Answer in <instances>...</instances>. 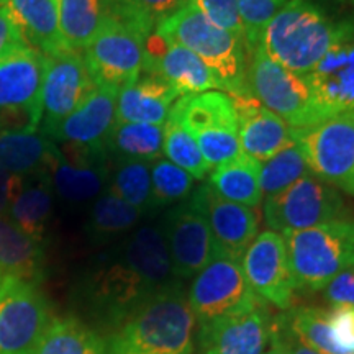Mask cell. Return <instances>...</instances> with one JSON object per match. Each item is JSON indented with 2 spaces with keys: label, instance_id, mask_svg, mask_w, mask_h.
Wrapping results in <instances>:
<instances>
[{
  "label": "cell",
  "instance_id": "cell-25",
  "mask_svg": "<svg viewBox=\"0 0 354 354\" xmlns=\"http://www.w3.org/2000/svg\"><path fill=\"white\" fill-rule=\"evenodd\" d=\"M43 248L13 223L0 215V279L13 277L39 284L43 276Z\"/></svg>",
  "mask_w": 354,
  "mask_h": 354
},
{
  "label": "cell",
  "instance_id": "cell-10",
  "mask_svg": "<svg viewBox=\"0 0 354 354\" xmlns=\"http://www.w3.org/2000/svg\"><path fill=\"white\" fill-rule=\"evenodd\" d=\"M248 87L263 107L289 127L305 128L318 123L305 79L272 61L259 44L248 53Z\"/></svg>",
  "mask_w": 354,
  "mask_h": 354
},
{
  "label": "cell",
  "instance_id": "cell-29",
  "mask_svg": "<svg viewBox=\"0 0 354 354\" xmlns=\"http://www.w3.org/2000/svg\"><path fill=\"white\" fill-rule=\"evenodd\" d=\"M165 128L149 123H115L105 140L109 156L133 161H158L162 154Z\"/></svg>",
  "mask_w": 354,
  "mask_h": 354
},
{
  "label": "cell",
  "instance_id": "cell-1",
  "mask_svg": "<svg viewBox=\"0 0 354 354\" xmlns=\"http://www.w3.org/2000/svg\"><path fill=\"white\" fill-rule=\"evenodd\" d=\"M177 279L161 223L136 227L88 274L84 295L94 315L113 330L136 307Z\"/></svg>",
  "mask_w": 354,
  "mask_h": 354
},
{
  "label": "cell",
  "instance_id": "cell-18",
  "mask_svg": "<svg viewBox=\"0 0 354 354\" xmlns=\"http://www.w3.org/2000/svg\"><path fill=\"white\" fill-rule=\"evenodd\" d=\"M272 320L264 302L250 312L198 325L194 354H264L271 343Z\"/></svg>",
  "mask_w": 354,
  "mask_h": 354
},
{
  "label": "cell",
  "instance_id": "cell-45",
  "mask_svg": "<svg viewBox=\"0 0 354 354\" xmlns=\"http://www.w3.org/2000/svg\"><path fill=\"white\" fill-rule=\"evenodd\" d=\"M183 2H184V3H187V2H194V0H183Z\"/></svg>",
  "mask_w": 354,
  "mask_h": 354
},
{
  "label": "cell",
  "instance_id": "cell-19",
  "mask_svg": "<svg viewBox=\"0 0 354 354\" xmlns=\"http://www.w3.org/2000/svg\"><path fill=\"white\" fill-rule=\"evenodd\" d=\"M190 201L205 216L216 256L240 261L254 238L258 236L259 218L254 209L225 201L209 184H202L190 194Z\"/></svg>",
  "mask_w": 354,
  "mask_h": 354
},
{
  "label": "cell",
  "instance_id": "cell-32",
  "mask_svg": "<svg viewBox=\"0 0 354 354\" xmlns=\"http://www.w3.org/2000/svg\"><path fill=\"white\" fill-rule=\"evenodd\" d=\"M109 190L136 207L143 215L156 214L149 162L117 159L115 166L110 169Z\"/></svg>",
  "mask_w": 354,
  "mask_h": 354
},
{
  "label": "cell",
  "instance_id": "cell-16",
  "mask_svg": "<svg viewBox=\"0 0 354 354\" xmlns=\"http://www.w3.org/2000/svg\"><path fill=\"white\" fill-rule=\"evenodd\" d=\"M94 87L95 82L88 73L81 51H64L56 56H44L43 117L39 125L41 135H50L82 104Z\"/></svg>",
  "mask_w": 354,
  "mask_h": 354
},
{
  "label": "cell",
  "instance_id": "cell-40",
  "mask_svg": "<svg viewBox=\"0 0 354 354\" xmlns=\"http://www.w3.org/2000/svg\"><path fill=\"white\" fill-rule=\"evenodd\" d=\"M25 177L0 166V215H8L10 207L25 187Z\"/></svg>",
  "mask_w": 354,
  "mask_h": 354
},
{
  "label": "cell",
  "instance_id": "cell-28",
  "mask_svg": "<svg viewBox=\"0 0 354 354\" xmlns=\"http://www.w3.org/2000/svg\"><path fill=\"white\" fill-rule=\"evenodd\" d=\"M143 214L107 189L92 203L87 218V234L92 243L104 245L120 234L130 233Z\"/></svg>",
  "mask_w": 354,
  "mask_h": 354
},
{
  "label": "cell",
  "instance_id": "cell-23",
  "mask_svg": "<svg viewBox=\"0 0 354 354\" xmlns=\"http://www.w3.org/2000/svg\"><path fill=\"white\" fill-rule=\"evenodd\" d=\"M179 92L165 79L145 73L120 87L117 95L115 123H149L165 125Z\"/></svg>",
  "mask_w": 354,
  "mask_h": 354
},
{
  "label": "cell",
  "instance_id": "cell-36",
  "mask_svg": "<svg viewBox=\"0 0 354 354\" xmlns=\"http://www.w3.org/2000/svg\"><path fill=\"white\" fill-rule=\"evenodd\" d=\"M194 180L192 176L167 159L154 161L151 166L154 210L159 212L189 198L194 190Z\"/></svg>",
  "mask_w": 354,
  "mask_h": 354
},
{
  "label": "cell",
  "instance_id": "cell-9",
  "mask_svg": "<svg viewBox=\"0 0 354 354\" xmlns=\"http://www.w3.org/2000/svg\"><path fill=\"white\" fill-rule=\"evenodd\" d=\"M292 136L313 176L354 197V115L294 128Z\"/></svg>",
  "mask_w": 354,
  "mask_h": 354
},
{
  "label": "cell",
  "instance_id": "cell-5",
  "mask_svg": "<svg viewBox=\"0 0 354 354\" xmlns=\"http://www.w3.org/2000/svg\"><path fill=\"white\" fill-rule=\"evenodd\" d=\"M295 292L317 294L354 264V220L282 234Z\"/></svg>",
  "mask_w": 354,
  "mask_h": 354
},
{
  "label": "cell",
  "instance_id": "cell-6",
  "mask_svg": "<svg viewBox=\"0 0 354 354\" xmlns=\"http://www.w3.org/2000/svg\"><path fill=\"white\" fill-rule=\"evenodd\" d=\"M169 117L196 138L210 169L241 154L232 95L220 91L183 95L172 105Z\"/></svg>",
  "mask_w": 354,
  "mask_h": 354
},
{
  "label": "cell",
  "instance_id": "cell-37",
  "mask_svg": "<svg viewBox=\"0 0 354 354\" xmlns=\"http://www.w3.org/2000/svg\"><path fill=\"white\" fill-rule=\"evenodd\" d=\"M286 2L287 0H236L248 53L258 46L264 26Z\"/></svg>",
  "mask_w": 354,
  "mask_h": 354
},
{
  "label": "cell",
  "instance_id": "cell-47",
  "mask_svg": "<svg viewBox=\"0 0 354 354\" xmlns=\"http://www.w3.org/2000/svg\"><path fill=\"white\" fill-rule=\"evenodd\" d=\"M0 281H2V279H0Z\"/></svg>",
  "mask_w": 354,
  "mask_h": 354
},
{
  "label": "cell",
  "instance_id": "cell-44",
  "mask_svg": "<svg viewBox=\"0 0 354 354\" xmlns=\"http://www.w3.org/2000/svg\"><path fill=\"white\" fill-rule=\"evenodd\" d=\"M6 6V0H0V7H3Z\"/></svg>",
  "mask_w": 354,
  "mask_h": 354
},
{
  "label": "cell",
  "instance_id": "cell-42",
  "mask_svg": "<svg viewBox=\"0 0 354 354\" xmlns=\"http://www.w3.org/2000/svg\"><path fill=\"white\" fill-rule=\"evenodd\" d=\"M272 336L281 343V346L286 349L287 354H317L315 351H312V349L304 346L302 343H299L294 336L287 333L276 320H272Z\"/></svg>",
  "mask_w": 354,
  "mask_h": 354
},
{
  "label": "cell",
  "instance_id": "cell-2",
  "mask_svg": "<svg viewBox=\"0 0 354 354\" xmlns=\"http://www.w3.org/2000/svg\"><path fill=\"white\" fill-rule=\"evenodd\" d=\"M197 322L183 281L158 290L104 338L105 354H194Z\"/></svg>",
  "mask_w": 354,
  "mask_h": 354
},
{
  "label": "cell",
  "instance_id": "cell-11",
  "mask_svg": "<svg viewBox=\"0 0 354 354\" xmlns=\"http://www.w3.org/2000/svg\"><path fill=\"white\" fill-rule=\"evenodd\" d=\"M187 300L197 325L250 312L264 304L248 284L240 261L223 256L212 259L192 279Z\"/></svg>",
  "mask_w": 354,
  "mask_h": 354
},
{
  "label": "cell",
  "instance_id": "cell-14",
  "mask_svg": "<svg viewBox=\"0 0 354 354\" xmlns=\"http://www.w3.org/2000/svg\"><path fill=\"white\" fill-rule=\"evenodd\" d=\"M145 43L130 26L104 15L95 37L82 51L95 86L123 87L143 71Z\"/></svg>",
  "mask_w": 354,
  "mask_h": 354
},
{
  "label": "cell",
  "instance_id": "cell-24",
  "mask_svg": "<svg viewBox=\"0 0 354 354\" xmlns=\"http://www.w3.org/2000/svg\"><path fill=\"white\" fill-rule=\"evenodd\" d=\"M6 7L26 46L44 56L71 51L59 25V0H7Z\"/></svg>",
  "mask_w": 354,
  "mask_h": 354
},
{
  "label": "cell",
  "instance_id": "cell-4",
  "mask_svg": "<svg viewBox=\"0 0 354 354\" xmlns=\"http://www.w3.org/2000/svg\"><path fill=\"white\" fill-rule=\"evenodd\" d=\"M154 33L167 41L177 43L197 55L212 71L220 91L228 95H251L248 87V50L245 39L207 19L196 6L187 2L167 19L161 20Z\"/></svg>",
  "mask_w": 354,
  "mask_h": 354
},
{
  "label": "cell",
  "instance_id": "cell-3",
  "mask_svg": "<svg viewBox=\"0 0 354 354\" xmlns=\"http://www.w3.org/2000/svg\"><path fill=\"white\" fill-rule=\"evenodd\" d=\"M343 0H287L264 26L259 46L297 76H307L333 44Z\"/></svg>",
  "mask_w": 354,
  "mask_h": 354
},
{
  "label": "cell",
  "instance_id": "cell-15",
  "mask_svg": "<svg viewBox=\"0 0 354 354\" xmlns=\"http://www.w3.org/2000/svg\"><path fill=\"white\" fill-rule=\"evenodd\" d=\"M161 228L177 281L194 279L216 258L209 223L190 198L169 207L161 220Z\"/></svg>",
  "mask_w": 354,
  "mask_h": 354
},
{
  "label": "cell",
  "instance_id": "cell-34",
  "mask_svg": "<svg viewBox=\"0 0 354 354\" xmlns=\"http://www.w3.org/2000/svg\"><path fill=\"white\" fill-rule=\"evenodd\" d=\"M310 174L308 165L305 161L302 149L295 143H290L281 149L272 158L261 162L259 171V185L263 190V196H274L282 192L304 176Z\"/></svg>",
  "mask_w": 354,
  "mask_h": 354
},
{
  "label": "cell",
  "instance_id": "cell-26",
  "mask_svg": "<svg viewBox=\"0 0 354 354\" xmlns=\"http://www.w3.org/2000/svg\"><path fill=\"white\" fill-rule=\"evenodd\" d=\"M55 148L38 131H0V166L24 177L46 174Z\"/></svg>",
  "mask_w": 354,
  "mask_h": 354
},
{
  "label": "cell",
  "instance_id": "cell-12",
  "mask_svg": "<svg viewBox=\"0 0 354 354\" xmlns=\"http://www.w3.org/2000/svg\"><path fill=\"white\" fill-rule=\"evenodd\" d=\"M318 123L354 115V19H344L333 44L307 76Z\"/></svg>",
  "mask_w": 354,
  "mask_h": 354
},
{
  "label": "cell",
  "instance_id": "cell-22",
  "mask_svg": "<svg viewBox=\"0 0 354 354\" xmlns=\"http://www.w3.org/2000/svg\"><path fill=\"white\" fill-rule=\"evenodd\" d=\"M232 99L238 115V140L241 153L264 162L294 143V128L271 110L263 107L253 95H232Z\"/></svg>",
  "mask_w": 354,
  "mask_h": 354
},
{
  "label": "cell",
  "instance_id": "cell-17",
  "mask_svg": "<svg viewBox=\"0 0 354 354\" xmlns=\"http://www.w3.org/2000/svg\"><path fill=\"white\" fill-rule=\"evenodd\" d=\"M241 268L261 300L282 312L294 307L295 284L282 234L272 230L258 234L243 256Z\"/></svg>",
  "mask_w": 354,
  "mask_h": 354
},
{
  "label": "cell",
  "instance_id": "cell-30",
  "mask_svg": "<svg viewBox=\"0 0 354 354\" xmlns=\"http://www.w3.org/2000/svg\"><path fill=\"white\" fill-rule=\"evenodd\" d=\"M33 184L25 185L10 207L13 223L35 241L43 243L48 221L53 214V187L48 174L35 176Z\"/></svg>",
  "mask_w": 354,
  "mask_h": 354
},
{
  "label": "cell",
  "instance_id": "cell-31",
  "mask_svg": "<svg viewBox=\"0 0 354 354\" xmlns=\"http://www.w3.org/2000/svg\"><path fill=\"white\" fill-rule=\"evenodd\" d=\"M35 354H105V344L77 318H53Z\"/></svg>",
  "mask_w": 354,
  "mask_h": 354
},
{
  "label": "cell",
  "instance_id": "cell-21",
  "mask_svg": "<svg viewBox=\"0 0 354 354\" xmlns=\"http://www.w3.org/2000/svg\"><path fill=\"white\" fill-rule=\"evenodd\" d=\"M120 88L95 86L82 104L68 115L46 138L55 143L76 146H105L115 125L117 95Z\"/></svg>",
  "mask_w": 354,
  "mask_h": 354
},
{
  "label": "cell",
  "instance_id": "cell-35",
  "mask_svg": "<svg viewBox=\"0 0 354 354\" xmlns=\"http://www.w3.org/2000/svg\"><path fill=\"white\" fill-rule=\"evenodd\" d=\"M162 128H165L162 154L167 158V161L184 169L194 179H205L207 174L210 172V167L203 159L196 138L171 117H167Z\"/></svg>",
  "mask_w": 354,
  "mask_h": 354
},
{
  "label": "cell",
  "instance_id": "cell-20",
  "mask_svg": "<svg viewBox=\"0 0 354 354\" xmlns=\"http://www.w3.org/2000/svg\"><path fill=\"white\" fill-rule=\"evenodd\" d=\"M143 71L165 79L180 97L220 88L215 76L201 57L154 32L145 43Z\"/></svg>",
  "mask_w": 354,
  "mask_h": 354
},
{
  "label": "cell",
  "instance_id": "cell-8",
  "mask_svg": "<svg viewBox=\"0 0 354 354\" xmlns=\"http://www.w3.org/2000/svg\"><path fill=\"white\" fill-rule=\"evenodd\" d=\"M264 220L279 234L299 232L338 220H354L339 190L323 183L312 172L282 192L266 196Z\"/></svg>",
  "mask_w": 354,
  "mask_h": 354
},
{
  "label": "cell",
  "instance_id": "cell-43",
  "mask_svg": "<svg viewBox=\"0 0 354 354\" xmlns=\"http://www.w3.org/2000/svg\"><path fill=\"white\" fill-rule=\"evenodd\" d=\"M264 354H287V351L281 346V343L274 336H271V343H269V348L266 349Z\"/></svg>",
  "mask_w": 354,
  "mask_h": 354
},
{
  "label": "cell",
  "instance_id": "cell-48",
  "mask_svg": "<svg viewBox=\"0 0 354 354\" xmlns=\"http://www.w3.org/2000/svg\"><path fill=\"white\" fill-rule=\"evenodd\" d=\"M6 2H7V0H6Z\"/></svg>",
  "mask_w": 354,
  "mask_h": 354
},
{
  "label": "cell",
  "instance_id": "cell-33",
  "mask_svg": "<svg viewBox=\"0 0 354 354\" xmlns=\"http://www.w3.org/2000/svg\"><path fill=\"white\" fill-rule=\"evenodd\" d=\"M104 19L102 0H59V25L71 51H84Z\"/></svg>",
  "mask_w": 354,
  "mask_h": 354
},
{
  "label": "cell",
  "instance_id": "cell-39",
  "mask_svg": "<svg viewBox=\"0 0 354 354\" xmlns=\"http://www.w3.org/2000/svg\"><path fill=\"white\" fill-rule=\"evenodd\" d=\"M325 300L330 305L354 307V264L330 282L325 289Z\"/></svg>",
  "mask_w": 354,
  "mask_h": 354
},
{
  "label": "cell",
  "instance_id": "cell-27",
  "mask_svg": "<svg viewBox=\"0 0 354 354\" xmlns=\"http://www.w3.org/2000/svg\"><path fill=\"white\" fill-rule=\"evenodd\" d=\"M259 171L261 162L241 153L240 156L216 166L210 172L207 184L225 201L254 209L263 202Z\"/></svg>",
  "mask_w": 354,
  "mask_h": 354
},
{
  "label": "cell",
  "instance_id": "cell-41",
  "mask_svg": "<svg viewBox=\"0 0 354 354\" xmlns=\"http://www.w3.org/2000/svg\"><path fill=\"white\" fill-rule=\"evenodd\" d=\"M19 44H25L24 39H21L19 30L13 24L7 7H0V57Z\"/></svg>",
  "mask_w": 354,
  "mask_h": 354
},
{
  "label": "cell",
  "instance_id": "cell-38",
  "mask_svg": "<svg viewBox=\"0 0 354 354\" xmlns=\"http://www.w3.org/2000/svg\"><path fill=\"white\" fill-rule=\"evenodd\" d=\"M194 2L212 24L220 26L221 30H227L236 38L245 39L236 0H194Z\"/></svg>",
  "mask_w": 354,
  "mask_h": 354
},
{
  "label": "cell",
  "instance_id": "cell-13",
  "mask_svg": "<svg viewBox=\"0 0 354 354\" xmlns=\"http://www.w3.org/2000/svg\"><path fill=\"white\" fill-rule=\"evenodd\" d=\"M51 320L38 284L13 277L0 281V354H35Z\"/></svg>",
  "mask_w": 354,
  "mask_h": 354
},
{
  "label": "cell",
  "instance_id": "cell-7",
  "mask_svg": "<svg viewBox=\"0 0 354 354\" xmlns=\"http://www.w3.org/2000/svg\"><path fill=\"white\" fill-rule=\"evenodd\" d=\"M44 55L19 44L0 57V131L37 133L41 125Z\"/></svg>",
  "mask_w": 354,
  "mask_h": 354
},
{
  "label": "cell",
  "instance_id": "cell-46",
  "mask_svg": "<svg viewBox=\"0 0 354 354\" xmlns=\"http://www.w3.org/2000/svg\"><path fill=\"white\" fill-rule=\"evenodd\" d=\"M351 2H353V6H354V0H351Z\"/></svg>",
  "mask_w": 354,
  "mask_h": 354
}]
</instances>
